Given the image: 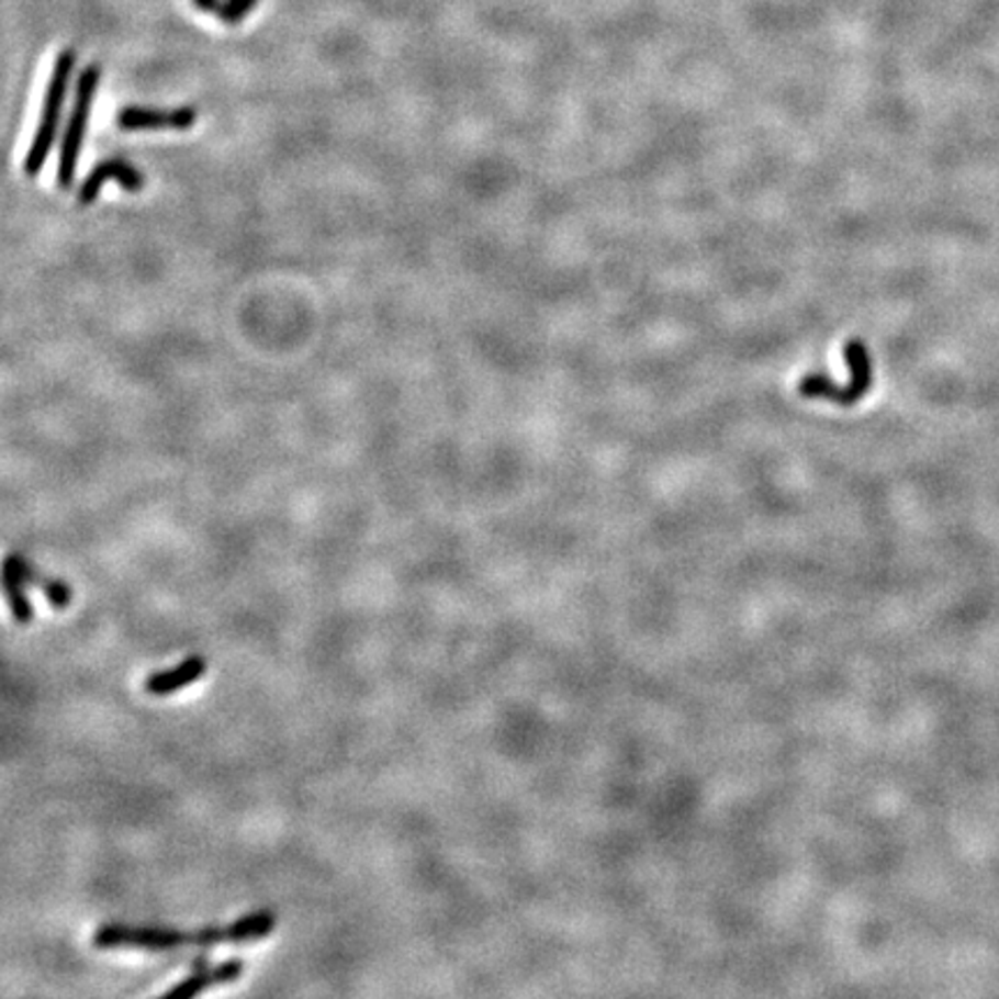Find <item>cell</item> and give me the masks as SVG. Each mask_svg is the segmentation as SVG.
<instances>
[{
  "label": "cell",
  "mask_w": 999,
  "mask_h": 999,
  "mask_svg": "<svg viewBox=\"0 0 999 999\" xmlns=\"http://www.w3.org/2000/svg\"><path fill=\"white\" fill-rule=\"evenodd\" d=\"M121 130L127 133H146V130H190L198 123L194 106H177V110H156V106H123L116 116Z\"/></svg>",
  "instance_id": "8992f818"
},
{
  "label": "cell",
  "mask_w": 999,
  "mask_h": 999,
  "mask_svg": "<svg viewBox=\"0 0 999 999\" xmlns=\"http://www.w3.org/2000/svg\"><path fill=\"white\" fill-rule=\"evenodd\" d=\"M244 972H246V965L242 958H229L218 967H211L206 958H198L192 963V974L186 976L181 984L162 992V997L165 999H190L194 995H202L209 988L236 981Z\"/></svg>",
  "instance_id": "52a82bcc"
},
{
  "label": "cell",
  "mask_w": 999,
  "mask_h": 999,
  "mask_svg": "<svg viewBox=\"0 0 999 999\" xmlns=\"http://www.w3.org/2000/svg\"><path fill=\"white\" fill-rule=\"evenodd\" d=\"M100 79H102V68L98 63L86 65L81 75L77 77L72 110H70L68 123H65L60 154H58V169H56V183L63 190L75 186L81 148H83V139H86V127H89L93 102H96V96L100 89Z\"/></svg>",
  "instance_id": "3957f363"
},
{
  "label": "cell",
  "mask_w": 999,
  "mask_h": 999,
  "mask_svg": "<svg viewBox=\"0 0 999 999\" xmlns=\"http://www.w3.org/2000/svg\"><path fill=\"white\" fill-rule=\"evenodd\" d=\"M844 361L850 366V382L844 386L821 373H810L798 382V394L802 399H823L842 407L856 405L873 386V357L863 340L854 338L844 345Z\"/></svg>",
  "instance_id": "277c9868"
},
{
  "label": "cell",
  "mask_w": 999,
  "mask_h": 999,
  "mask_svg": "<svg viewBox=\"0 0 999 999\" xmlns=\"http://www.w3.org/2000/svg\"><path fill=\"white\" fill-rule=\"evenodd\" d=\"M276 928L271 911L236 919L229 925H209L200 930H173L154 925H125L104 923L93 932V946L98 949H142V951H173L183 946H215L221 942H252L265 940Z\"/></svg>",
  "instance_id": "6da1fadb"
},
{
  "label": "cell",
  "mask_w": 999,
  "mask_h": 999,
  "mask_svg": "<svg viewBox=\"0 0 999 999\" xmlns=\"http://www.w3.org/2000/svg\"><path fill=\"white\" fill-rule=\"evenodd\" d=\"M75 68H77V52L63 49L54 60L52 79H49L47 93H45V104H42V116H40L37 130H35L31 148L24 160V171L31 179H35L37 173L45 169V165L52 156L60 116L65 110V100H68V91H70L72 77H75Z\"/></svg>",
  "instance_id": "7a4b0ae2"
},
{
  "label": "cell",
  "mask_w": 999,
  "mask_h": 999,
  "mask_svg": "<svg viewBox=\"0 0 999 999\" xmlns=\"http://www.w3.org/2000/svg\"><path fill=\"white\" fill-rule=\"evenodd\" d=\"M110 181H116L127 192L144 190V173L139 169H135L133 165L121 158H106V160L98 162L89 173H86V179L81 181V186L77 190V202L83 206L93 204L100 198L102 188Z\"/></svg>",
  "instance_id": "5b68a950"
},
{
  "label": "cell",
  "mask_w": 999,
  "mask_h": 999,
  "mask_svg": "<svg viewBox=\"0 0 999 999\" xmlns=\"http://www.w3.org/2000/svg\"><path fill=\"white\" fill-rule=\"evenodd\" d=\"M259 0H225V8L218 14V21L227 26H236L257 8Z\"/></svg>",
  "instance_id": "8fae6325"
},
{
  "label": "cell",
  "mask_w": 999,
  "mask_h": 999,
  "mask_svg": "<svg viewBox=\"0 0 999 999\" xmlns=\"http://www.w3.org/2000/svg\"><path fill=\"white\" fill-rule=\"evenodd\" d=\"M206 660L200 655L186 658L181 664H177L169 671H158L150 673V676L144 681V689L150 694V697H169V694L179 692L194 681H200L206 673Z\"/></svg>",
  "instance_id": "ba28073f"
},
{
  "label": "cell",
  "mask_w": 999,
  "mask_h": 999,
  "mask_svg": "<svg viewBox=\"0 0 999 999\" xmlns=\"http://www.w3.org/2000/svg\"><path fill=\"white\" fill-rule=\"evenodd\" d=\"M3 588H5V597L10 602V609H12V616L19 625H29L33 620V604L29 602L24 588H26V579L21 576V572L16 570V564L8 558L5 564H3Z\"/></svg>",
  "instance_id": "30bf717a"
},
{
  "label": "cell",
  "mask_w": 999,
  "mask_h": 999,
  "mask_svg": "<svg viewBox=\"0 0 999 999\" xmlns=\"http://www.w3.org/2000/svg\"><path fill=\"white\" fill-rule=\"evenodd\" d=\"M10 560L16 564V570L21 572V576L26 579V583H33V585H40V591L45 593L47 602L54 606V609L63 611V609H68V606L72 604V588L65 581L60 579H49L42 574L40 570H35L33 564L24 558V555H10Z\"/></svg>",
  "instance_id": "9c48e42d"
}]
</instances>
